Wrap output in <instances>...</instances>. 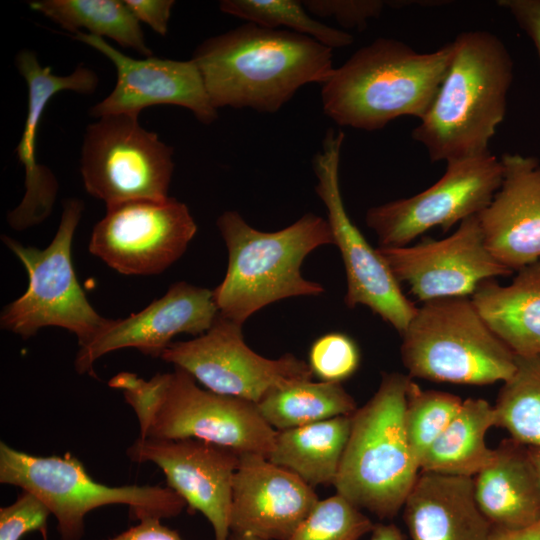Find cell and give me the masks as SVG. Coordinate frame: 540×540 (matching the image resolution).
<instances>
[{
	"instance_id": "obj_1",
	"label": "cell",
	"mask_w": 540,
	"mask_h": 540,
	"mask_svg": "<svg viewBox=\"0 0 540 540\" xmlns=\"http://www.w3.org/2000/svg\"><path fill=\"white\" fill-rule=\"evenodd\" d=\"M332 49L287 29L246 22L197 46L196 63L212 106L280 110L304 85L325 83Z\"/></svg>"
},
{
	"instance_id": "obj_2",
	"label": "cell",
	"mask_w": 540,
	"mask_h": 540,
	"mask_svg": "<svg viewBox=\"0 0 540 540\" xmlns=\"http://www.w3.org/2000/svg\"><path fill=\"white\" fill-rule=\"evenodd\" d=\"M439 91L412 130L431 161H451L489 152V143L507 110L514 65L495 34L460 33Z\"/></svg>"
},
{
	"instance_id": "obj_3",
	"label": "cell",
	"mask_w": 540,
	"mask_h": 540,
	"mask_svg": "<svg viewBox=\"0 0 540 540\" xmlns=\"http://www.w3.org/2000/svg\"><path fill=\"white\" fill-rule=\"evenodd\" d=\"M453 56V42L420 53L378 38L334 68L322 84V108L337 125L365 131L404 117L419 120L432 105Z\"/></svg>"
},
{
	"instance_id": "obj_4",
	"label": "cell",
	"mask_w": 540,
	"mask_h": 540,
	"mask_svg": "<svg viewBox=\"0 0 540 540\" xmlns=\"http://www.w3.org/2000/svg\"><path fill=\"white\" fill-rule=\"evenodd\" d=\"M216 224L228 252L226 274L213 290L219 315L243 325L271 303L324 292L303 277L301 266L314 249L334 245L327 219L310 212L279 231L263 232L238 212L225 211Z\"/></svg>"
},
{
	"instance_id": "obj_5",
	"label": "cell",
	"mask_w": 540,
	"mask_h": 540,
	"mask_svg": "<svg viewBox=\"0 0 540 540\" xmlns=\"http://www.w3.org/2000/svg\"><path fill=\"white\" fill-rule=\"evenodd\" d=\"M108 385L122 390L134 410L139 437L192 438L265 457L272 449L277 431L264 420L256 403L201 388L180 368L149 380L121 372Z\"/></svg>"
},
{
	"instance_id": "obj_6",
	"label": "cell",
	"mask_w": 540,
	"mask_h": 540,
	"mask_svg": "<svg viewBox=\"0 0 540 540\" xmlns=\"http://www.w3.org/2000/svg\"><path fill=\"white\" fill-rule=\"evenodd\" d=\"M409 375L384 373L375 394L352 413L349 439L333 486L379 519L403 508L420 471L404 427Z\"/></svg>"
},
{
	"instance_id": "obj_7",
	"label": "cell",
	"mask_w": 540,
	"mask_h": 540,
	"mask_svg": "<svg viewBox=\"0 0 540 540\" xmlns=\"http://www.w3.org/2000/svg\"><path fill=\"white\" fill-rule=\"evenodd\" d=\"M401 336V358L411 378L487 385L507 381L516 369V355L488 327L471 297L423 302Z\"/></svg>"
},
{
	"instance_id": "obj_8",
	"label": "cell",
	"mask_w": 540,
	"mask_h": 540,
	"mask_svg": "<svg viewBox=\"0 0 540 540\" xmlns=\"http://www.w3.org/2000/svg\"><path fill=\"white\" fill-rule=\"evenodd\" d=\"M0 482L33 493L50 510L62 540H81L86 515L103 506L126 505L130 517L166 519L179 515L185 501L170 487L108 486L97 482L70 453L37 456L0 442Z\"/></svg>"
},
{
	"instance_id": "obj_9",
	"label": "cell",
	"mask_w": 540,
	"mask_h": 540,
	"mask_svg": "<svg viewBox=\"0 0 540 540\" xmlns=\"http://www.w3.org/2000/svg\"><path fill=\"white\" fill-rule=\"evenodd\" d=\"M83 209L77 198L64 201L57 232L45 249L1 237L24 265L29 279L26 291L3 308L2 329L28 339L41 328L60 327L72 332L81 347L105 325L108 319L90 304L72 264V242Z\"/></svg>"
},
{
	"instance_id": "obj_10",
	"label": "cell",
	"mask_w": 540,
	"mask_h": 540,
	"mask_svg": "<svg viewBox=\"0 0 540 540\" xmlns=\"http://www.w3.org/2000/svg\"><path fill=\"white\" fill-rule=\"evenodd\" d=\"M138 117L105 116L85 130L80 161L83 184L106 206L169 198L173 148L142 127Z\"/></svg>"
},
{
	"instance_id": "obj_11",
	"label": "cell",
	"mask_w": 540,
	"mask_h": 540,
	"mask_svg": "<svg viewBox=\"0 0 540 540\" xmlns=\"http://www.w3.org/2000/svg\"><path fill=\"white\" fill-rule=\"evenodd\" d=\"M344 133L330 128L322 149L313 157L318 180L315 191L327 210L334 245L340 251L347 277L344 298L349 308L367 306L401 335L417 307L403 293L387 263L365 239L347 214L339 184V163Z\"/></svg>"
},
{
	"instance_id": "obj_12",
	"label": "cell",
	"mask_w": 540,
	"mask_h": 540,
	"mask_svg": "<svg viewBox=\"0 0 540 540\" xmlns=\"http://www.w3.org/2000/svg\"><path fill=\"white\" fill-rule=\"evenodd\" d=\"M446 163L442 177L424 191L367 210L378 247L407 246L434 227L448 231L490 203L502 180L500 159L489 151Z\"/></svg>"
},
{
	"instance_id": "obj_13",
	"label": "cell",
	"mask_w": 540,
	"mask_h": 540,
	"mask_svg": "<svg viewBox=\"0 0 540 540\" xmlns=\"http://www.w3.org/2000/svg\"><path fill=\"white\" fill-rule=\"evenodd\" d=\"M160 358L210 391L254 403L275 387L313 376L309 364L292 354L277 359L257 354L245 343L242 325L219 314L205 333L172 342Z\"/></svg>"
},
{
	"instance_id": "obj_14",
	"label": "cell",
	"mask_w": 540,
	"mask_h": 540,
	"mask_svg": "<svg viewBox=\"0 0 540 540\" xmlns=\"http://www.w3.org/2000/svg\"><path fill=\"white\" fill-rule=\"evenodd\" d=\"M92 230L89 252L125 275H155L175 263L197 232L186 204L135 200L106 206Z\"/></svg>"
},
{
	"instance_id": "obj_15",
	"label": "cell",
	"mask_w": 540,
	"mask_h": 540,
	"mask_svg": "<svg viewBox=\"0 0 540 540\" xmlns=\"http://www.w3.org/2000/svg\"><path fill=\"white\" fill-rule=\"evenodd\" d=\"M377 250L397 281L422 302L469 297L483 281L513 273L486 248L477 215L463 220L447 238Z\"/></svg>"
},
{
	"instance_id": "obj_16",
	"label": "cell",
	"mask_w": 540,
	"mask_h": 540,
	"mask_svg": "<svg viewBox=\"0 0 540 540\" xmlns=\"http://www.w3.org/2000/svg\"><path fill=\"white\" fill-rule=\"evenodd\" d=\"M135 463L151 462L167 486L210 522L214 540H228L238 452L198 439L139 437L126 451Z\"/></svg>"
},
{
	"instance_id": "obj_17",
	"label": "cell",
	"mask_w": 540,
	"mask_h": 540,
	"mask_svg": "<svg viewBox=\"0 0 540 540\" xmlns=\"http://www.w3.org/2000/svg\"><path fill=\"white\" fill-rule=\"evenodd\" d=\"M74 38L109 59L116 70V83L110 94L90 108V115L128 114L139 116L154 105H177L190 110L203 124L218 117L207 94L196 63L158 57L137 59L122 53L101 38L77 32Z\"/></svg>"
},
{
	"instance_id": "obj_18",
	"label": "cell",
	"mask_w": 540,
	"mask_h": 540,
	"mask_svg": "<svg viewBox=\"0 0 540 540\" xmlns=\"http://www.w3.org/2000/svg\"><path fill=\"white\" fill-rule=\"evenodd\" d=\"M213 290L187 282L172 284L161 298L138 313L108 319L98 333L81 346L75 357L79 374L113 351L135 348L145 355L161 357L176 335L205 333L218 316Z\"/></svg>"
},
{
	"instance_id": "obj_19",
	"label": "cell",
	"mask_w": 540,
	"mask_h": 540,
	"mask_svg": "<svg viewBox=\"0 0 540 540\" xmlns=\"http://www.w3.org/2000/svg\"><path fill=\"white\" fill-rule=\"evenodd\" d=\"M15 64L28 90L27 113L16 147L17 158L25 171V193L19 205L7 214V222L14 230L22 231L46 220L57 197L56 177L37 160V137L48 103L62 91L92 94L99 80L97 74L84 65L68 75L54 74L49 66H42L37 54L29 49L18 52Z\"/></svg>"
},
{
	"instance_id": "obj_20",
	"label": "cell",
	"mask_w": 540,
	"mask_h": 540,
	"mask_svg": "<svg viewBox=\"0 0 540 540\" xmlns=\"http://www.w3.org/2000/svg\"><path fill=\"white\" fill-rule=\"evenodd\" d=\"M314 488L260 454H241L233 481L230 532L286 540L318 503Z\"/></svg>"
},
{
	"instance_id": "obj_21",
	"label": "cell",
	"mask_w": 540,
	"mask_h": 540,
	"mask_svg": "<svg viewBox=\"0 0 540 540\" xmlns=\"http://www.w3.org/2000/svg\"><path fill=\"white\" fill-rule=\"evenodd\" d=\"M499 159L500 187L477 217L486 248L513 272L540 260V160L520 153Z\"/></svg>"
},
{
	"instance_id": "obj_22",
	"label": "cell",
	"mask_w": 540,
	"mask_h": 540,
	"mask_svg": "<svg viewBox=\"0 0 540 540\" xmlns=\"http://www.w3.org/2000/svg\"><path fill=\"white\" fill-rule=\"evenodd\" d=\"M412 540H488L491 523L474 497L473 478L421 472L403 506Z\"/></svg>"
},
{
	"instance_id": "obj_23",
	"label": "cell",
	"mask_w": 540,
	"mask_h": 540,
	"mask_svg": "<svg viewBox=\"0 0 540 540\" xmlns=\"http://www.w3.org/2000/svg\"><path fill=\"white\" fill-rule=\"evenodd\" d=\"M473 482L476 503L492 526L521 529L540 520V489L526 445L503 440Z\"/></svg>"
},
{
	"instance_id": "obj_24",
	"label": "cell",
	"mask_w": 540,
	"mask_h": 540,
	"mask_svg": "<svg viewBox=\"0 0 540 540\" xmlns=\"http://www.w3.org/2000/svg\"><path fill=\"white\" fill-rule=\"evenodd\" d=\"M471 300L488 327L516 356L540 354V260L518 270L509 285L483 281Z\"/></svg>"
},
{
	"instance_id": "obj_25",
	"label": "cell",
	"mask_w": 540,
	"mask_h": 540,
	"mask_svg": "<svg viewBox=\"0 0 540 540\" xmlns=\"http://www.w3.org/2000/svg\"><path fill=\"white\" fill-rule=\"evenodd\" d=\"M352 414L279 430L267 459L314 488L333 485L349 439Z\"/></svg>"
},
{
	"instance_id": "obj_26",
	"label": "cell",
	"mask_w": 540,
	"mask_h": 540,
	"mask_svg": "<svg viewBox=\"0 0 540 540\" xmlns=\"http://www.w3.org/2000/svg\"><path fill=\"white\" fill-rule=\"evenodd\" d=\"M492 426H496L494 406L482 398L463 400L454 418L422 457L420 471L473 478L494 457L495 449L485 442Z\"/></svg>"
},
{
	"instance_id": "obj_27",
	"label": "cell",
	"mask_w": 540,
	"mask_h": 540,
	"mask_svg": "<svg viewBox=\"0 0 540 540\" xmlns=\"http://www.w3.org/2000/svg\"><path fill=\"white\" fill-rule=\"evenodd\" d=\"M264 420L276 431L351 415L354 398L341 383L292 381L270 390L256 403Z\"/></svg>"
},
{
	"instance_id": "obj_28",
	"label": "cell",
	"mask_w": 540,
	"mask_h": 540,
	"mask_svg": "<svg viewBox=\"0 0 540 540\" xmlns=\"http://www.w3.org/2000/svg\"><path fill=\"white\" fill-rule=\"evenodd\" d=\"M29 6L74 34L85 29V33L107 37L145 57L152 55L140 22L125 0H34Z\"/></svg>"
},
{
	"instance_id": "obj_29",
	"label": "cell",
	"mask_w": 540,
	"mask_h": 540,
	"mask_svg": "<svg viewBox=\"0 0 540 540\" xmlns=\"http://www.w3.org/2000/svg\"><path fill=\"white\" fill-rule=\"evenodd\" d=\"M496 426L526 446L540 447V354L516 356V369L501 387L496 404Z\"/></svg>"
},
{
	"instance_id": "obj_30",
	"label": "cell",
	"mask_w": 540,
	"mask_h": 540,
	"mask_svg": "<svg viewBox=\"0 0 540 540\" xmlns=\"http://www.w3.org/2000/svg\"><path fill=\"white\" fill-rule=\"evenodd\" d=\"M219 8L223 13L263 27L288 28L331 49L350 46L354 41L350 33L314 19L300 1L222 0Z\"/></svg>"
},
{
	"instance_id": "obj_31",
	"label": "cell",
	"mask_w": 540,
	"mask_h": 540,
	"mask_svg": "<svg viewBox=\"0 0 540 540\" xmlns=\"http://www.w3.org/2000/svg\"><path fill=\"white\" fill-rule=\"evenodd\" d=\"M462 402L459 396L448 392L422 390L411 379L406 394L404 427L419 467L422 457L454 418Z\"/></svg>"
},
{
	"instance_id": "obj_32",
	"label": "cell",
	"mask_w": 540,
	"mask_h": 540,
	"mask_svg": "<svg viewBox=\"0 0 540 540\" xmlns=\"http://www.w3.org/2000/svg\"><path fill=\"white\" fill-rule=\"evenodd\" d=\"M374 526L360 508L336 493L319 500L286 540H359Z\"/></svg>"
},
{
	"instance_id": "obj_33",
	"label": "cell",
	"mask_w": 540,
	"mask_h": 540,
	"mask_svg": "<svg viewBox=\"0 0 540 540\" xmlns=\"http://www.w3.org/2000/svg\"><path fill=\"white\" fill-rule=\"evenodd\" d=\"M308 358L313 375L321 381L341 383L358 369L360 351L348 335L330 332L312 343Z\"/></svg>"
},
{
	"instance_id": "obj_34",
	"label": "cell",
	"mask_w": 540,
	"mask_h": 540,
	"mask_svg": "<svg viewBox=\"0 0 540 540\" xmlns=\"http://www.w3.org/2000/svg\"><path fill=\"white\" fill-rule=\"evenodd\" d=\"M49 508L33 493L22 490L10 505L0 508V540H21L47 527Z\"/></svg>"
},
{
	"instance_id": "obj_35",
	"label": "cell",
	"mask_w": 540,
	"mask_h": 540,
	"mask_svg": "<svg viewBox=\"0 0 540 540\" xmlns=\"http://www.w3.org/2000/svg\"><path fill=\"white\" fill-rule=\"evenodd\" d=\"M309 13L319 17H333L346 29L363 30L371 18H377L387 5L381 0H305Z\"/></svg>"
},
{
	"instance_id": "obj_36",
	"label": "cell",
	"mask_w": 540,
	"mask_h": 540,
	"mask_svg": "<svg viewBox=\"0 0 540 540\" xmlns=\"http://www.w3.org/2000/svg\"><path fill=\"white\" fill-rule=\"evenodd\" d=\"M518 26L531 39L540 59V0H499Z\"/></svg>"
},
{
	"instance_id": "obj_37",
	"label": "cell",
	"mask_w": 540,
	"mask_h": 540,
	"mask_svg": "<svg viewBox=\"0 0 540 540\" xmlns=\"http://www.w3.org/2000/svg\"><path fill=\"white\" fill-rule=\"evenodd\" d=\"M125 3L141 23H145L161 36H166L173 0H125Z\"/></svg>"
},
{
	"instance_id": "obj_38",
	"label": "cell",
	"mask_w": 540,
	"mask_h": 540,
	"mask_svg": "<svg viewBox=\"0 0 540 540\" xmlns=\"http://www.w3.org/2000/svg\"><path fill=\"white\" fill-rule=\"evenodd\" d=\"M106 540H182L179 534L161 523L160 519L147 518Z\"/></svg>"
},
{
	"instance_id": "obj_39",
	"label": "cell",
	"mask_w": 540,
	"mask_h": 540,
	"mask_svg": "<svg viewBox=\"0 0 540 540\" xmlns=\"http://www.w3.org/2000/svg\"><path fill=\"white\" fill-rule=\"evenodd\" d=\"M488 540H540V520L521 529L492 526Z\"/></svg>"
},
{
	"instance_id": "obj_40",
	"label": "cell",
	"mask_w": 540,
	"mask_h": 540,
	"mask_svg": "<svg viewBox=\"0 0 540 540\" xmlns=\"http://www.w3.org/2000/svg\"><path fill=\"white\" fill-rule=\"evenodd\" d=\"M370 540H403L400 529L392 524H375Z\"/></svg>"
},
{
	"instance_id": "obj_41",
	"label": "cell",
	"mask_w": 540,
	"mask_h": 540,
	"mask_svg": "<svg viewBox=\"0 0 540 540\" xmlns=\"http://www.w3.org/2000/svg\"><path fill=\"white\" fill-rule=\"evenodd\" d=\"M528 454L536 473L539 489H540V447L527 446Z\"/></svg>"
},
{
	"instance_id": "obj_42",
	"label": "cell",
	"mask_w": 540,
	"mask_h": 540,
	"mask_svg": "<svg viewBox=\"0 0 540 540\" xmlns=\"http://www.w3.org/2000/svg\"><path fill=\"white\" fill-rule=\"evenodd\" d=\"M228 540H262V539H259V538H256L254 536L247 535V534H238V533L230 532Z\"/></svg>"
},
{
	"instance_id": "obj_43",
	"label": "cell",
	"mask_w": 540,
	"mask_h": 540,
	"mask_svg": "<svg viewBox=\"0 0 540 540\" xmlns=\"http://www.w3.org/2000/svg\"><path fill=\"white\" fill-rule=\"evenodd\" d=\"M40 533H41V540H49V538H48L47 527L44 528V529H42V530L40 531Z\"/></svg>"
}]
</instances>
